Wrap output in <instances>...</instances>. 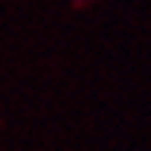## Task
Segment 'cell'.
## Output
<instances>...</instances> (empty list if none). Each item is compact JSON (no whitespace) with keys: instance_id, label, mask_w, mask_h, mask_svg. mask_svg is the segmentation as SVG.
Listing matches in <instances>:
<instances>
[]
</instances>
